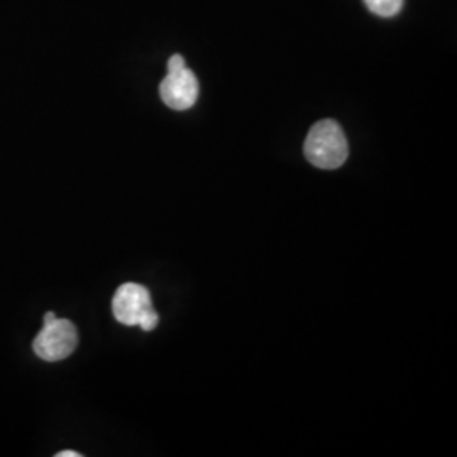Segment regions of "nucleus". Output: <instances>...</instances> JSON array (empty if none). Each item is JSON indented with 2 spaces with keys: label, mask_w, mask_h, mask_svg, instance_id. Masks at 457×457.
Returning a JSON list of instances; mask_svg holds the SVG:
<instances>
[{
  "label": "nucleus",
  "mask_w": 457,
  "mask_h": 457,
  "mask_svg": "<svg viewBox=\"0 0 457 457\" xmlns=\"http://www.w3.org/2000/svg\"><path fill=\"white\" fill-rule=\"evenodd\" d=\"M79 345V330L71 320L54 319L45 324L34 339V353L43 361L56 362L66 360Z\"/></svg>",
  "instance_id": "obj_3"
},
{
  "label": "nucleus",
  "mask_w": 457,
  "mask_h": 457,
  "mask_svg": "<svg viewBox=\"0 0 457 457\" xmlns=\"http://www.w3.org/2000/svg\"><path fill=\"white\" fill-rule=\"evenodd\" d=\"M366 7L379 17L396 16L402 7H403V0H364Z\"/></svg>",
  "instance_id": "obj_5"
},
{
  "label": "nucleus",
  "mask_w": 457,
  "mask_h": 457,
  "mask_svg": "<svg viewBox=\"0 0 457 457\" xmlns=\"http://www.w3.org/2000/svg\"><path fill=\"white\" fill-rule=\"evenodd\" d=\"M54 319H56V313H54V312H46L45 320H43V326H45V324H49V322H53Z\"/></svg>",
  "instance_id": "obj_8"
},
{
  "label": "nucleus",
  "mask_w": 457,
  "mask_h": 457,
  "mask_svg": "<svg viewBox=\"0 0 457 457\" xmlns=\"http://www.w3.org/2000/svg\"><path fill=\"white\" fill-rule=\"evenodd\" d=\"M56 457H82L80 453H73V451H63V453H58Z\"/></svg>",
  "instance_id": "obj_7"
},
{
  "label": "nucleus",
  "mask_w": 457,
  "mask_h": 457,
  "mask_svg": "<svg viewBox=\"0 0 457 457\" xmlns=\"http://www.w3.org/2000/svg\"><path fill=\"white\" fill-rule=\"evenodd\" d=\"M185 60H183V56L181 54H173L171 58H170V62H168V71H177V70H181V68H185Z\"/></svg>",
  "instance_id": "obj_6"
},
{
  "label": "nucleus",
  "mask_w": 457,
  "mask_h": 457,
  "mask_svg": "<svg viewBox=\"0 0 457 457\" xmlns=\"http://www.w3.org/2000/svg\"><path fill=\"white\" fill-rule=\"evenodd\" d=\"M303 153L305 158L320 170L343 166L349 156V145L343 128L332 119L315 122L305 139Z\"/></svg>",
  "instance_id": "obj_1"
},
{
  "label": "nucleus",
  "mask_w": 457,
  "mask_h": 457,
  "mask_svg": "<svg viewBox=\"0 0 457 457\" xmlns=\"http://www.w3.org/2000/svg\"><path fill=\"white\" fill-rule=\"evenodd\" d=\"M160 97L173 111L192 109L198 98V80L195 73L187 66L177 71H168L160 85Z\"/></svg>",
  "instance_id": "obj_4"
},
{
  "label": "nucleus",
  "mask_w": 457,
  "mask_h": 457,
  "mask_svg": "<svg viewBox=\"0 0 457 457\" xmlns=\"http://www.w3.org/2000/svg\"><path fill=\"white\" fill-rule=\"evenodd\" d=\"M112 313L122 326L141 327L146 332L156 328L160 322L149 290L137 283H124L117 288L112 298Z\"/></svg>",
  "instance_id": "obj_2"
}]
</instances>
